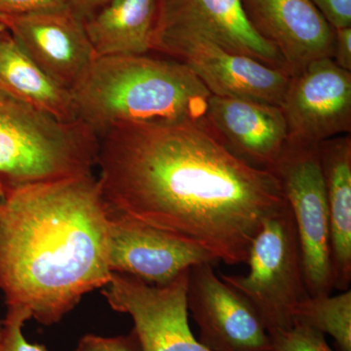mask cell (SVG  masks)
I'll use <instances>...</instances> for the list:
<instances>
[{
	"mask_svg": "<svg viewBox=\"0 0 351 351\" xmlns=\"http://www.w3.org/2000/svg\"><path fill=\"white\" fill-rule=\"evenodd\" d=\"M110 212L246 263L263 221L287 203L276 176L233 156L202 124H131L98 136Z\"/></svg>",
	"mask_w": 351,
	"mask_h": 351,
	"instance_id": "1",
	"label": "cell"
},
{
	"mask_svg": "<svg viewBox=\"0 0 351 351\" xmlns=\"http://www.w3.org/2000/svg\"><path fill=\"white\" fill-rule=\"evenodd\" d=\"M110 210L92 174L9 189L0 206V291L7 306L56 324L112 278Z\"/></svg>",
	"mask_w": 351,
	"mask_h": 351,
	"instance_id": "2",
	"label": "cell"
},
{
	"mask_svg": "<svg viewBox=\"0 0 351 351\" xmlns=\"http://www.w3.org/2000/svg\"><path fill=\"white\" fill-rule=\"evenodd\" d=\"M71 92L78 120L97 136L131 124L207 127L212 96L186 64L149 54L96 58Z\"/></svg>",
	"mask_w": 351,
	"mask_h": 351,
	"instance_id": "3",
	"label": "cell"
},
{
	"mask_svg": "<svg viewBox=\"0 0 351 351\" xmlns=\"http://www.w3.org/2000/svg\"><path fill=\"white\" fill-rule=\"evenodd\" d=\"M98 147L80 120L62 121L0 86V181L8 191L92 174Z\"/></svg>",
	"mask_w": 351,
	"mask_h": 351,
	"instance_id": "4",
	"label": "cell"
},
{
	"mask_svg": "<svg viewBox=\"0 0 351 351\" xmlns=\"http://www.w3.org/2000/svg\"><path fill=\"white\" fill-rule=\"evenodd\" d=\"M246 263L248 274H219L221 280L248 300L269 335L290 329L295 307L309 295L288 202L263 221Z\"/></svg>",
	"mask_w": 351,
	"mask_h": 351,
	"instance_id": "5",
	"label": "cell"
},
{
	"mask_svg": "<svg viewBox=\"0 0 351 351\" xmlns=\"http://www.w3.org/2000/svg\"><path fill=\"white\" fill-rule=\"evenodd\" d=\"M269 172L278 180L292 210L308 295H331L335 288L330 257L329 213L318 145L288 137Z\"/></svg>",
	"mask_w": 351,
	"mask_h": 351,
	"instance_id": "6",
	"label": "cell"
},
{
	"mask_svg": "<svg viewBox=\"0 0 351 351\" xmlns=\"http://www.w3.org/2000/svg\"><path fill=\"white\" fill-rule=\"evenodd\" d=\"M152 52L186 64L214 96L281 107L292 77L282 69L235 54L181 27L157 29Z\"/></svg>",
	"mask_w": 351,
	"mask_h": 351,
	"instance_id": "7",
	"label": "cell"
},
{
	"mask_svg": "<svg viewBox=\"0 0 351 351\" xmlns=\"http://www.w3.org/2000/svg\"><path fill=\"white\" fill-rule=\"evenodd\" d=\"M189 269L164 286L112 274L103 288L101 293L113 311L131 316L143 351H210L189 328Z\"/></svg>",
	"mask_w": 351,
	"mask_h": 351,
	"instance_id": "8",
	"label": "cell"
},
{
	"mask_svg": "<svg viewBox=\"0 0 351 351\" xmlns=\"http://www.w3.org/2000/svg\"><path fill=\"white\" fill-rule=\"evenodd\" d=\"M215 263L189 270L186 306L210 351H272L262 318L248 300L217 276Z\"/></svg>",
	"mask_w": 351,
	"mask_h": 351,
	"instance_id": "9",
	"label": "cell"
},
{
	"mask_svg": "<svg viewBox=\"0 0 351 351\" xmlns=\"http://www.w3.org/2000/svg\"><path fill=\"white\" fill-rule=\"evenodd\" d=\"M280 108L293 140L318 145L350 134L351 71L331 58L311 62L291 77Z\"/></svg>",
	"mask_w": 351,
	"mask_h": 351,
	"instance_id": "10",
	"label": "cell"
},
{
	"mask_svg": "<svg viewBox=\"0 0 351 351\" xmlns=\"http://www.w3.org/2000/svg\"><path fill=\"white\" fill-rule=\"evenodd\" d=\"M108 262L112 274L133 276L156 286L167 285L196 263H218L195 245L112 213Z\"/></svg>",
	"mask_w": 351,
	"mask_h": 351,
	"instance_id": "11",
	"label": "cell"
},
{
	"mask_svg": "<svg viewBox=\"0 0 351 351\" xmlns=\"http://www.w3.org/2000/svg\"><path fill=\"white\" fill-rule=\"evenodd\" d=\"M0 22L34 62L69 91L96 59L84 23L71 8L0 15Z\"/></svg>",
	"mask_w": 351,
	"mask_h": 351,
	"instance_id": "12",
	"label": "cell"
},
{
	"mask_svg": "<svg viewBox=\"0 0 351 351\" xmlns=\"http://www.w3.org/2000/svg\"><path fill=\"white\" fill-rule=\"evenodd\" d=\"M205 120L233 156L256 169L271 170L288 141L282 110L262 101L212 95Z\"/></svg>",
	"mask_w": 351,
	"mask_h": 351,
	"instance_id": "13",
	"label": "cell"
},
{
	"mask_svg": "<svg viewBox=\"0 0 351 351\" xmlns=\"http://www.w3.org/2000/svg\"><path fill=\"white\" fill-rule=\"evenodd\" d=\"M256 32L282 56L291 76L332 58L335 29L309 0H241Z\"/></svg>",
	"mask_w": 351,
	"mask_h": 351,
	"instance_id": "14",
	"label": "cell"
},
{
	"mask_svg": "<svg viewBox=\"0 0 351 351\" xmlns=\"http://www.w3.org/2000/svg\"><path fill=\"white\" fill-rule=\"evenodd\" d=\"M163 27L191 29L230 52L289 73L280 53L252 27L241 0H160L156 31Z\"/></svg>",
	"mask_w": 351,
	"mask_h": 351,
	"instance_id": "15",
	"label": "cell"
},
{
	"mask_svg": "<svg viewBox=\"0 0 351 351\" xmlns=\"http://www.w3.org/2000/svg\"><path fill=\"white\" fill-rule=\"evenodd\" d=\"M318 154L326 188L332 280L343 292L351 283L350 134L322 141Z\"/></svg>",
	"mask_w": 351,
	"mask_h": 351,
	"instance_id": "16",
	"label": "cell"
},
{
	"mask_svg": "<svg viewBox=\"0 0 351 351\" xmlns=\"http://www.w3.org/2000/svg\"><path fill=\"white\" fill-rule=\"evenodd\" d=\"M160 0H110L83 20L96 58L152 51Z\"/></svg>",
	"mask_w": 351,
	"mask_h": 351,
	"instance_id": "17",
	"label": "cell"
},
{
	"mask_svg": "<svg viewBox=\"0 0 351 351\" xmlns=\"http://www.w3.org/2000/svg\"><path fill=\"white\" fill-rule=\"evenodd\" d=\"M0 86L64 122L77 121L73 95L48 75L7 31H0Z\"/></svg>",
	"mask_w": 351,
	"mask_h": 351,
	"instance_id": "18",
	"label": "cell"
},
{
	"mask_svg": "<svg viewBox=\"0 0 351 351\" xmlns=\"http://www.w3.org/2000/svg\"><path fill=\"white\" fill-rule=\"evenodd\" d=\"M293 322L330 335L339 350L351 351L350 289L337 295H308L295 307Z\"/></svg>",
	"mask_w": 351,
	"mask_h": 351,
	"instance_id": "19",
	"label": "cell"
},
{
	"mask_svg": "<svg viewBox=\"0 0 351 351\" xmlns=\"http://www.w3.org/2000/svg\"><path fill=\"white\" fill-rule=\"evenodd\" d=\"M269 336L272 351H332L325 335L302 323H294L290 329Z\"/></svg>",
	"mask_w": 351,
	"mask_h": 351,
	"instance_id": "20",
	"label": "cell"
},
{
	"mask_svg": "<svg viewBox=\"0 0 351 351\" xmlns=\"http://www.w3.org/2000/svg\"><path fill=\"white\" fill-rule=\"evenodd\" d=\"M31 318L25 307L7 306L0 332V351H48L44 345L29 343L23 335V326Z\"/></svg>",
	"mask_w": 351,
	"mask_h": 351,
	"instance_id": "21",
	"label": "cell"
},
{
	"mask_svg": "<svg viewBox=\"0 0 351 351\" xmlns=\"http://www.w3.org/2000/svg\"><path fill=\"white\" fill-rule=\"evenodd\" d=\"M73 351H143L137 334L132 330L128 335L103 337L86 334L80 338Z\"/></svg>",
	"mask_w": 351,
	"mask_h": 351,
	"instance_id": "22",
	"label": "cell"
},
{
	"mask_svg": "<svg viewBox=\"0 0 351 351\" xmlns=\"http://www.w3.org/2000/svg\"><path fill=\"white\" fill-rule=\"evenodd\" d=\"M71 8L69 0H0V15H27Z\"/></svg>",
	"mask_w": 351,
	"mask_h": 351,
	"instance_id": "23",
	"label": "cell"
},
{
	"mask_svg": "<svg viewBox=\"0 0 351 351\" xmlns=\"http://www.w3.org/2000/svg\"><path fill=\"white\" fill-rule=\"evenodd\" d=\"M334 29L351 27V0H309Z\"/></svg>",
	"mask_w": 351,
	"mask_h": 351,
	"instance_id": "24",
	"label": "cell"
},
{
	"mask_svg": "<svg viewBox=\"0 0 351 351\" xmlns=\"http://www.w3.org/2000/svg\"><path fill=\"white\" fill-rule=\"evenodd\" d=\"M332 60L341 69L351 71V27L335 29Z\"/></svg>",
	"mask_w": 351,
	"mask_h": 351,
	"instance_id": "25",
	"label": "cell"
},
{
	"mask_svg": "<svg viewBox=\"0 0 351 351\" xmlns=\"http://www.w3.org/2000/svg\"><path fill=\"white\" fill-rule=\"evenodd\" d=\"M108 1L110 0H69V7L75 15L85 20Z\"/></svg>",
	"mask_w": 351,
	"mask_h": 351,
	"instance_id": "26",
	"label": "cell"
},
{
	"mask_svg": "<svg viewBox=\"0 0 351 351\" xmlns=\"http://www.w3.org/2000/svg\"><path fill=\"white\" fill-rule=\"evenodd\" d=\"M7 193H8V189L6 188L3 182L0 181V206H1L4 201H5Z\"/></svg>",
	"mask_w": 351,
	"mask_h": 351,
	"instance_id": "27",
	"label": "cell"
},
{
	"mask_svg": "<svg viewBox=\"0 0 351 351\" xmlns=\"http://www.w3.org/2000/svg\"><path fill=\"white\" fill-rule=\"evenodd\" d=\"M4 27H4V25L2 24L1 22H0V31H1L2 29H4Z\"/></svg>",
	"mask_w": 351,
	"mask_h": 351,
	"instance_id": "28",
	"label": "cell"
},
{
	"mask_svg": "<svg viewBox=\"0 0 351 351\" xmlns=\"http://www.w3.org/2000/svg\"><path fill=\"white\" fill-rule=\"evenodd\" d=\"M2 329V320H0V332H1Z\"/></svg>",
	"mask_w": 351,
	"mask_h": 351,
	"instance_id": "29",
	"label": "cell"
}]
</instances>
